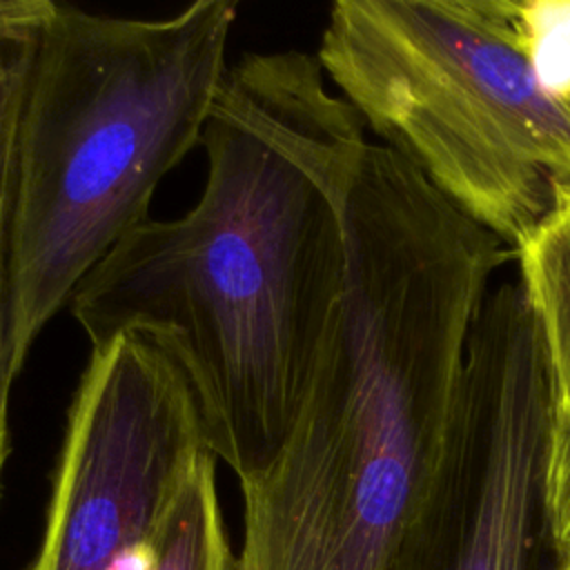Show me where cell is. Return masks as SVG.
<instances>
[{"label":"cell","instance_id":"cell-3","mask_svg":"<svg viewBox=\"0 0 570 570\" xmlns=\"http://www.w3.org/2000/svg\"><path fill=\"white\" fill-rule=\"evenodd\" d=\"M316 60L363 125L514 254L570 185V111L534 80L508 0H341Z\"/></svg>","mask_w":570,"mask_h":570},{"label":"cell","instance_id":"cell-12","mask_svg":"<svg viewBox=\"0 0 570 570\" xmlns=\"http://www.w3.org/2000/svg\"><path fill=\"white\" fill-rule=\"evenodd\" d=\"M22 51H27V49H22ZM22 51H18V53H13V56H0V85H2V80L7 78V73L11 71V65L16 62V58H18Z\"/></svg>","mask_w":570,"mask_h":570},{"label":"cell","instance_id":"cell-4","mask_svg":"<svg viewBox=\"0 0 570 570\" xmlns=\"http://www.w3.org/2000/svg\"><path fill=\"white\" fill-rule=\"evenodd\" d=\"M194 387L151 336L91 345L29 570H149L154 537L207 452Z\"/></svg>","mask_w":570,"mask_h":570},{"label":"cell","instance_id":"cell-6","mask_svg":"<svg viewBox=\"0 0 570 570\" xmlns=\"http://www.w3.org/2000/svg\"><path fill=\"white\" fill-rule=\"evenodd\" d=\"M517 258L543 352L550 421H570V203L557 205Z\"/></svg>","mask_w":570,"mask_h":570},{"label":"cell","instance_id":"cell-5","mask_svg":"<svg viewBox=\"0 0 570 570\" xmlns=\"http://www.w3.org/2000/svg\"><path fill=\"white\" fill-rule=\"evenodd\" d=\"M548 421L539 332L521 285L503 281L485 296L470 336L468 501L448 570H530Z\"/></svg>","mask_w":570,"mask_h":570},{"label":"cell","instance_id":"cell-1","mask_svg":"<svg viewBox=\"0 0 570 570\" xmlns=\"http://www.w3.org/2000/svg\"><path fill=\"white\" fill-rule=\"evenodd\" d=\"M200 145L198 203L131 229L69 309L91 345L158 341L194 387L209 450L247 485L283 450L338 318L341 194L367 140L318 60L278 51L227 67Z\"/></svg>","mask_w":570,"mask_h":570},{"label":"cell","instance_id":"cell-13","mask_svg":"<svg viewBox=\"0 0 570 570\" xmlns=\"http://www.w3.org/2000/svg\"><path fill=\"white\" fill-rule=\"evenodd\" d=\"M561 203H570V185L559 187V191H557V205H561Z\"/></svg>","mask_w":570,"mask_h":570},{"label":"cell","instance_id":"cell-14","mask_svg":"<svg viewBox=\"0 0 570 570\" xmlns=\"http://www.w3.org/2000/svg\"><path fill=\"white\" fill-rule=\"evenodd\" d=\"M552 570H570V557L557 559V561H554V568H552Z\"/></svg>","mask_w":570,"mask_h":570},{"label":"cell","instance_id":"cell-10","mask_svg":"<svg viewBox=\"0 0 570 570\" xmlns=\"http://www.w3.org/2000/svg\"><path fill=\"white\" fill-rule=\"evenodd\" d=\"M541 519L554 557H570V421H548L541 456Z\"/></svg>","mask_w":570,"mask_h":570},{"label":"cell","instance_id":"cell-7","mask_svg":"<svg viewBox=\"0 0 570 570\" xmlns=\"http://www.w3.org/2000/svg\"><path fill=\"white\" fill-rule=\"evenodd\" d=\"M149 570H236L218 503L212 450L198 456L174 497L154 537Z\"/></svg>","mask_w":570,"mask_h":570},{"label":"cell","instance_id":"cell-11","mask_svg":"<svg viewBox=\"0 0 570 570\" xmlns=\"http://www.w3.org/2000/svg\"><path fill=\"white\" fill-rule=\"evenodd\" d=\"M56 7L51 0H0V56L33 47Z\"/></svg>","mask_w":570,"mask_h":570},{"label":"cell","instance_id":"cell-9","mask_svg":"<svg viewBox=\"0 0 570 570\" xmlns=\"http://www.w3.org/2000/svg\"><path fill=\"white\" fill-rule=\"evenodd\" d=\"M508 2L514 42L537 85L570 111V0Z\"/></svg>","mask_w":570,"mask_h":570},{"label":"cell","instance_id":"cell-2","mask_svg":"<svg viewBox=\"0 0 570 570\" xmlns=\"http://www.w3.org/2000/svg\"><path fill=\"white\" fill-rule=\"evenodd\" d=\"M236 2L142 20L58 4L27 67L16 129L11 341L40 330L131 229L203 138L227 73Z\"/></svg>","mask_w":570,"mask_h":570},{"label":"cell","instance_id":"cell-8","mask_svg":"<svg viewBox=\"0 0 570 570\" xmlns=\"http://www.w3.org/2000/svg\"><path fill=\"white\" fill-rule=\"evenodd\" d=\"M29 47L22 51L0 85V497L2 474L11 452L9 396L18 376L11 341V209H13V169H16V129L22 105L24 78L29 67Z\"/></svg>","mask_w":570,"mask_h":570}]
</instances>
